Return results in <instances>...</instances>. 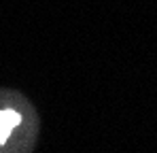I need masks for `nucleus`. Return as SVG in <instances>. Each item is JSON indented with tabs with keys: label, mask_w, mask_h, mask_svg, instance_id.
<instances>
[{
	"label": "nucleus",
	"mask_w": 157,
	"mask_h": 153,
	"mask_svg": "<svg viewBox=\"0 0 157 153\" xmlns=\"http://www.w3.org/2000/svg\"><path fill=\"white\" fill-rule=\"evenodd\" d=\"M21 124H24V113L17 106H13V104L0 106V147L11 140L13 132Z\"/></svg>",
	"instance_id": "obj_1"
}]
</instances>
